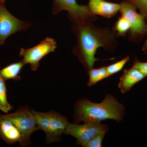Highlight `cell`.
Here are the masks:
<instances>
[{"label": "cell", "instance_id": "cell-1", "mask_svg": "<svg viewBox=\"0 0 147 147\" xmlns=\"http://www.w3.org/2000/svg\"><path fill=\"white\" fill-rule=\"evenodd\" d=\"M71 30L77 38V43L73 50L74 55L78 57L86 70L92 68L96 50L102 47L105 50H115V35L108 28L96 26L91 23L73 24Z\"/></svg>", "mask_w": 147, "mask_h": 147}, {"label": "cell", "instance_id": "cell-21", "mask_svg": "<svg viewBox=\"0 0 147 147\" xmlns=\"http://www.w3.org/2000/svg\"><path fill=\"white\" fill-rule=\"evenodd\" d=\"M142 50L144 51L145 53L147 54V38L146 42H145L144 44V45H143Z\"/></svg>", "mask_w": 147, "mask_h": 147}, {"label": "cell", "instance_id": "cell-3", "mask_svg": "<svg viewBox=\"0 0 147 147\" xmlns=\"http://www.w3.org/2000/svg\"><path fill=\"white\" fill-rule=\"evenodd\" d=\"M0 117L10 121L21 131L22 139L19 143L21 146H30L32 134L40 130L34 115L27 106H20L14 113L0 115Z\"/></svg>", "mask_w": 147, "mask_h": 147}, {"label": "cell", "instance_id": "cell-8", "mask_svg": "<svg viewBox=\"0 0 147 147\" xmlns=\"http://www.w3.org/2000/svg\"><path fill=\"white\" fill-rule=\"evenodd\" d=\"M108 125L101 123H84V124L68 123L64 134L75 137L76 144L84 146V145L96 135L105 133L108 131Z\"/></svg>", "mask_w": 147, "mask_h": 147}, {"label": "cell", "instance_id": "cell-7", "mask_svg": "<svg viewBox=\"0 0 147 147\" xmlns=\"http://www.w3.org/2000/svg\"><path fill=\"white\" fill-rule=\"evenodd\" d=\"M32 25L28 21H21L13 16L4 4L0 3V47L11 34L18 32L26 31Z\"/></svg>", "mask_w": 147, "mask_h": 147}, {"label": "cell", "instance_id": "cell-10", "mask_svg": "<svg viewBox=\"0 0 147 147\" xmlns=\"http://www.w3.org/2000/svg\"><path fill=\"white\" fill-rule=\"evenodd\" d=\"M88 6L93 14L107 18L115 16L120 8V4L108 2L104 0H91Z\"/></svg>", "mask_w": 147, "mask_h": 147}, {"label": "cell", "instance_id": "cell-6", "mask_svg": "<svg viewBox=\"0 0 147 147\" xmlns=\"http://www.w3.org/2000/svg\"><path fill=\"white\" fill-rule=\"evenodd\" d=\"M137 7L129 2L124 0L120 4L119 11L121 16L129 22L130 38L133 40L141 39L147 34V25L144 18L141 13H138Z\"/></svg>", "mask_w": 147, "mask_h": 147}, {"label": "cell", "instance_id": "cell-12", "mask_svg": "<svg viewBox=\"0 0 147 147\" xmlns=\"http://www.w3.org/2000/svg\"><path fill=\"white\" fill-rule=\"evenodd\" d=\"M146 76L142 71L133 67L129 69H125L120 78L118 88L122 93H125Z\"/></svg>", "mask_w": 147, "mask_h": 147}, {"label": "cell", "instance_id": "cell-14", "mask_svg": "<svg viewBox=\"0 0 147 147\" xmlns=\"http://www.w3.org/2000/svg\"><path fill=\"white\" fill-rule=\"evenodd\" d=\"M88 72L89 79L88 85L89 87L92 86L102 79L109 77L107 73V68L105 66L97 69H91Z\"/></svg>", "mask_w": 147, "mask_h": 147}, {"label": "cell", "instance_id": "cell-4", "mask_svg": "<svg viewBox=\"0 0 147 147\" xmlns=\"http://www.w3.org/2000/svg\"><path fill=\"white\" fill-rule=\"evenodd\" d=\"M64 10L67 11L68 18L73 24L92 23L96 17L88 6L78 4L76 0H53V14L57 15Z\"/></svg>", "mask_w": 147, "mask_h": 147}, {"label": "cell", "instance_id": "cell-13", "mask_svg": "<svg viewBox=\"0 0 147 147\" xmlns=\"http://www.w3.org/2000/svg\"><path fill=\"white\" fill-rule=\"evenodd\" d=\"M25 63L22 60L18 62L9 65L0 70V74L5 81L8 80L20 81L21 76L19 75Z\"/></svg>", "mask_w": 147, "mask_h": 147}, {"label": "cell", "instance_id": "cell-18", "mask_svg": "<svg viewBox=\"0 0 147 147\" xmlns=\"http://www.w3.org/2000/svg\"><path fill=\"white\" fill-rule=\"evenodd\" d=\"M134 5L140 10L141 14L147 21V0H126Z\"/></svg>", "mask_w": 147, "mask_h": 147}, {"label": "cell", "instance_id": "cell-22", "mask_svg": "<svg viewBox=\"0 0 147 147\" xmlns=\"http://www.w3.org/2000/svg\"><path fill=\"white\" fill-rule=\"evenodd\" d=\"M7 0H0V3H1L3 4H5L6 2L7 1Z\"/></svg>", "mask_w": 147, "mask_h": 147}, {"label": "cell", "instance_id": "cell-9", "mask_svg": "<svg viewBox=\"0 0 147 147\" xmlns=\"http://www.w3.org/2000/svg\"><path fill=\"white\" fill-rule=\"evenodd\" d=\"M49 113V129L45 134V140L47 143L50 144L60 141L69 122L65 116L54 111H51Z\"/></svg>", "mask_w": 147, "mask_h": 147}, {"label": "cell", "instance_id": "cell-17", "mask_svg": "<svg viewBox=\"0 0 147 147\" xmlns=\"http://www.w3.org/2000/svg\"><path fill=\"white\" fill-rule=\"evenodd\" d=\"M129 59V57L127 56L126 57L123 59L119 61L106 67L108 76H110L121 71Z\"/></svg>", "mask_w": 147, "mask_h": 147}, {"label": "cell", "instance_id": "cell-23", "mask_svg": "<svg viewBox=\"0 0 147 147\" xmlns=\"http://www.w3.org/2000/svg\"><path fill=\"white\" fill-rule=\"evenodd\" d=\"M90 1H91V0H90Z\"/></svg>", "mask_w": 147, "mask_h": 147}, {"label": "cell", "instance_id": "cell-20", "mask_svg": "<svg viewBox=\"0 0 147 147\" xmlns=\"http://www.w3.org/2000/svg\"><path fill=\"white\" fill-rule=\"evenodd\" d=\"M132 67L137 68L146 76H147V62H141L138 60L135 59Z\"/></svg>", "mask_w": 147, "mask_h": 147}, {"label": "cell", "instance_id": "cell-16", "mask_svg": "<svg viewBox=\"0 0 147 147\" xmlns=\"http://www.w3.org/2000/svg\"><path fill=\"white\" fill-rule=\"evenodd\" d=\"M131 25L125 18L121 16L116 22L115 25V30L118 35L124 36L127 31H129Z\"/></svg>", "mask_w": 147, "mask_h": 147}, {"label": "cell", "instance_id": "cell-2", "mask_svg": "<svg viewBox=\"0 0 147 147\" xmlns=\"http://www.w3.org/2000/svg\"><path fill=\"white\" fill-rule=\"evenodd\" d=\"M74 120L75 123L81 122L101 123L106 119L122 120L124 116V106L111 95L107 94L100 103L91 102L82 98L76 101L74 107Z\"/></svg>", "mask_w": 147, "mask_h": 147}, {"label": "cell", "instance_id": "cell-15", "mask_svg": "<svg viewBox=\"0 0 147 147\" xmlns=\"http://www.w3.org/2000/svg\"><path fill=\"white\" fill-rule=\"evenodd\" d=\"M5 82L0 74V110L3 113L7 114L13 109V106L7 101Z\"/></svg>", "mask_w": 147, "mask_h": 147}, {"label": "cell", "instance_id": "cell-19", "mask_svg": "<svg viewBox=\"0 0 147 147\" xmlns=\"http://www.w3.org/2000/svg\"><path fill=\"white\" fill-rule=\"evenodd\" d=\"M105 133H100L96 135L84 145V147H102V140L105 135Z\"/></svg>", "mask_w": 147, "mask_h": 147}, {"label": "cell", "instance_id": "cell-5", "mask_svg": "<svg viewBox=\"0 0 147 147\" xmlns=\"http://www.w3.org/2000/svg\"><path fill=\"white\" fill-rule=\"evenodd\" d=\"M57 42L54 38L46 37L39 44L32 48H21L19 56L25 64H29L32 71H36L39 67L40 61L49 53L55 52Z\"/></svg>", "mask_w": 147, "mask_h": 147}, {"label": "cell", "instance_id": "cell-11", "mask_svg": "<svg viewBox=\"0 0 147 147\" xmlns=\"http://www.w3.org/2000/svg\"><path fill=\"white\" fill-rule=\"evenodd\" d=\"M0 137L9 145L20 143L22 134L18 128L10 121L0 117Z\"/></svg>", "mask_w": 147, "mask_h": 147}]
</instances>
